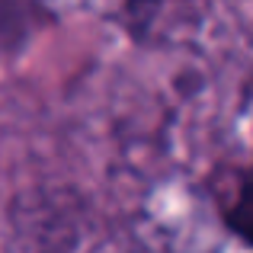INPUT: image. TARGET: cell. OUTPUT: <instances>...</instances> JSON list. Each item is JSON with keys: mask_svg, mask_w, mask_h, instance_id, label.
I'll return each instance as SVG.
<instances>
[{"mask_svg": "<svg viewBox=\"0 0 253 253\" xmlns=\"http://www.w3.org/2000/svg\"><path fill=\"white\" fill-rule=\"evenodd\" d=\"M48 19V0H0V58L16 55L32 39V32Z\"/></svg>", "mask_w": 253, "mask_h": 253, "instance_id": "1", "label": "cell"}, {"mask_svg": "<svg viewBox=\"0 0 253 253\" xmlns=\"http://www.w3.org/2000/svg\"><path fill=\"white\" fill-rule=\"evenodd\" d=\"M224 224L241 244L253 247V161L241 170L234 196L224 205Z\"/></svg>", "mask_w": 253, "mask_h": 253, "instance_id": "2", "label": "cell"}]
</instances>
